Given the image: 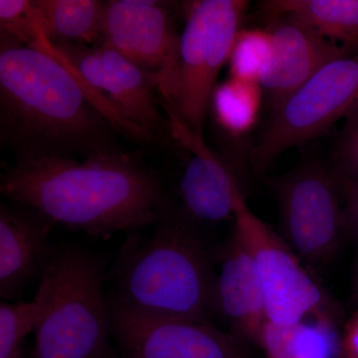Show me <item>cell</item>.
I'll use <instances>...</instances> for the list:
<instances>
[{"label": "cell", "instance_id": "6da1fadb", "mask_svg": "<svg viewBox=\"0 0 358 358\" xmlns=\"http://www.w3.org/2000/svg\"><path fill=\"white\" fill-rule=\"evenodd\" d=\"M0 192L55 225L100 239L145 229L173 207L159 176L121 150L83 160L16 162L2 173Z\"/></svg>", "mask_w": 358, "mask_h": 358}, {"label": "cell", "instance_id": "7a4b0ae2", "mask_svg": "<svg viewBox=\"0 0 358 358\" xmlns=\"http://www.w3.org/2000/svg\"><path fill=\"white\" fill-rule=\"evenodd\" d=\"M115 133L46 35L34 48L1 37L0 141L16 162L113 152Z\"/></svg>", "mask_w": 358, "mask_h": 358}, {"label": "cell", "instance_id": "3957f363", "mask_svg": "<svg viewBox=\"0 0 358 358\" xmlns=\"http://www.w3.org/2000/svg\"><path fill=\"white\" fill-rule=\"evenodd\" d=\"M199 226L173 207L148 232L128 234L110 268L108 296L152 317L210 322L217 313L219 251Z\"/></svg>", "mask_w": 358, "mask_h": 358}, {"label": "cell", "instance_id": "277c9868", "mask_svg": "<svg viewBox=\"0 0 358 358\" xmlns=\"http://www.w3.org/2000/svg\"><path fill=\"white\" fill-rule=\"evenodd\" d=\"M102 259L76 244H61L40 282L49 307L28 358H120L113 345Z\"/></svg>", "mask_w": 358, "mask_h": 358}, {"label": "cell", "instance_id": "5b68a950", "mask_svg": "<svg viewBox=\"0 0 358 358\" xmlns=\"http://www.w3.org/2000/svg\"><path fill=\"white\" fill-rule=\"evenodd\" d=\"M246 6L242 0H201L186 13L176 98L164 101L194 133L202 134L216 80L230 60Z\"/></svg>", "mask_w": 358, "mask_h": 358}, {"label": "cell", "instance_id": "8992f818", "mask_svg": "<svg viewBox=\"0 0 358 358\" xmlns=\"http://www.w3.org/2000/svg\"><path fill=\"white\" fill-rule=\"evenodd\" d=\"M358 103V51L327 63L273 110L252 148V166L262 173L289 148L324 133Z\"/></svg>", "mask_w": 358, "mask_h": 358}, {"label": "cell", "instance_id": "52a82bcc", "mask_svg": "<svg viewBox=\"0 0 358 358\" xmlns=\"http://www.w3.org/2000/svg\"><path fill=\"white\" fill-rule=\"evenodd\" d=\"M234 220V230L255 261L268 322L294 324L310 315L334 317L324 292L299 257L250 210L242 190L237 193Z\"/></svg>", "mask_w": 358, "mask_h": 358}, {"label": "cell", "instance_id": "ba28073f", "mask_svg": "<svg viewBox=\"0 0 358 358\" xmlns=\"http://www.w3.org/2000/svg\"><path fill=\"white\" fill-rule=\"evenodd\" d=\"M275 189L289 248L310 265L331 260L345 231L333 173L317 160H307L280 179Z\"/></svg>", "mask_w": 358, "mask_h": 358}, {"label": "cell", "instance_id": "9c48e42d", "mask_svg": "<svg viewBox=\"0 0 358 358\" xmlns=\"http://www.w3.org/2000/svg\"><path fill=\"white\" fill-rule=\"evenodd\" d=\"M108 301L120 358H250L243 341L210 322L152 317Z\"/></svg>", "mask_w": 358, "mask_h": 358}, {"label": "cell", "instance_id": "30bf717a", "mask_svg": "<svg viewBox=\"0 0 358 358\" xmlns=\"http://www.w3.org/2000/svg\"><path fill=\"white\" fill-rule=\"evenodd\" d=\"M179 39L164 2L107 1L103 42L155 80L159 95L173 103L178 90Z\"/></svg>", "mask_w": 358, "mask_h": 358}, {"label": "cell", "instance_id": "8fae6325", "mask_svg": "<svg viewBox=\"0 0 358 358\" xmlns=\"http://www.w3.org/2000/svg\"><path fill=\"white\" fill-rule=\"evenodd\" d=\"M162 106L173 140L192 154L179 185L181 211L199 225L234 218L237 193L242 190L236 174L209 150L202 134L186 126L171 105L162 101Z\"/></svg>", "mask_w": 358, "mask_h": 358}, {"label": "cell", "instance_id": "7c38bea8", "mask_svg": "<svg viewBox=\"0 0 358 358\" xmlns=\"http://www.w3.org/2000/svg\"><path fill=\"white\" fill-rule=\"evenodd\" d=\"M271 20L272 24L267 28L271 36L270 60L259 86L274 110L324 65L350 55V50L289 18Z\"/></svg>", "mask_w": 358, "mask_h": 358}, {"label": "cell", "instance_id": "4fadbf2b", "mask_svg": "<svg viewBox=\"0 0 358 358\" xmlns=\"http://www.w3.org/2000/svg\"><path fill=\"white\" fill-rule=\"evenodd\" d=\"M55 224L38 211L11 202L0 205V296L15 300L42 279L55 254Z\"/></svg>", "mask_w": 358, "mask_h": 358}, {"label": "cell", "instance_id": "5bb4252c", "mask_svg": "<svg viewBox=\"0 0 358 358\" xmlns=\"http://www.w3.org/2000/svg\"><path fill=\"white\" fill-rule=\"evenodd\" d=\"M221 272L217 278V313L229 322L231 334L244 343L260 346L267 322L262 288L253 255L233 231L219 250Z\"/></svg>", "mask_w": 358, "mask_h": 358}, {"label": "cell", "instance_id": "9a60e30c", "mask_svg": "<svg viewBox=\"0 0 358 358\" xmlns=\"http://www.w3.org/2000/svg\"><path fill=\"white\" fill-rule=\"evenodd\" d=\"M262 8L271 20L289 18L358 51V0H270Z\"/></svg>", "mask_w": 358, "mask_h": 358}, {"label": "cell", "instance_id": "2e32d148", "mask_svg": "<svg viewBox=\"0 0 358 358\" xmlns=\"http://www.w3.org/2000/svg\"><path fill=\"white\" fill-rule=\"evenodd\" d=\"M334 317H313L294 324L267 320L260 348L267 358H334L338 357L339 336Z\"/></svg>", "mask_w": 358, "mask_h": 358}, {"label": "cell", "instance_id": "e0dca14e", "mask_svg": "<svg viewBox=\"0 0 358 358\" xmlns=\"http://www.w3.org/2000/svg\"><path fill=\"white\" fill-rule=\"evenodd\" d=\"M42 26L51 41L78 44L103 42L107 1L99 0H35Z\"/></svg>", "mask_w": 358, "mask_h": 358}, {"label": "cell", "instance_id": "ac0fdd59", "mask_svg": "<svg viewBox=\"0 0 358 358\" xmlns=\"http://www.w3.org/2000/svg\"><path fill=\"white\" fill-rule=\"evenodd\" d=\"M48 292L39 282L34 299L30 301L0 303V358H28L26 336L36 331L48 310Z\"/></svg>", "mask_w": 358, "mask_h": 358}, {"label": "cell", "instance_id": "d6986e66", "mask_svg": "<svg viewBox=\"0 0 358 358\" xmlns=\"http://www.w3.org/2000/svg\"><path fill=\"white\" fill-rule=\"evenodd\" d=\"M261 92L259 84L235 78L216 86L211 106L219 124L233 136L251 131L260 109Z\"/></svg>", "mask_w": 358, "mask_h": 358}, {"label": "cell", "instance_id": "ffe728a7", "mask_svg": "<svg viewBox=\"0 0 358 358\" xmlns=\"http://www.w3.org/2000/svg\"><path fill=\"white\" fill-rule=\"evenodd\" d=\"M271 56L267 29H250L238 34L230 56L232 78L259 84Z\"/></svg>", "mask_w": 358, "mask_h": 358}, {"label": "cell", "instance_id": "44dd1931", "mask_svg": "<svg viewBox=\"0 0 358 358\" xmlns=\"http://www.w3.org/2000/svg\"><path fill=\"white\" fill-rule=\"evenodd\" d=\"M1 36L34 48L45 36L35 0H0Z\"/></svg>", "mask_w": 358, "mask_h": 358}, {"label": "cell", "instance_id": "7402d4cb", "mask_svg": "<svg viewBox=\"0 0 358 358\" xmlns=\"http://www.w3.org/2000/svg\"><path fill=\"white\" fill-rule=\"evenodd\" d=\"M333 174L338 182L358 180V103L346 115L336 148Z\"/></svg>", "mask_w": 358, "mask_h": 358}, {"label": "cell", "instance_id": "603a6c76", "mask_svg": "<svg viewBox=\"0 0 358 358\" xmlns=\"http://www.w3.org/2000/svg\"><path fill=\"white\" fill-rule=\"evenodd\" d=\"M343 193V206L345 232L358 236V180L338 182Z\"/></svg>", "mask_w": 358, "mask_h": 358}, {"label": "cell", "instance_id": "cb8c5ba5", "mask_svg": "<svg viewBox=\"0 0 358 358\" xmlns=\"http://www.w3.org/2000/svg\"><path fill=\"white\" fill-rule=\"evenodd\" d=\"M338 357L358 358V310L339 336Z\"/></svg>", "mask_w": 358, "mask_h": 358}, {"label": "cell", "instance_id": "d4e9b609", "mask_svg": "<svg viewBox=\"0 0 358 358\" xmlns=\"http://www.w3.org/2000/svg\"><path fill=\"white\" fill-rule=\"evenodd\" d=\"M355 299H357V300L358 301V258H357V272H355Z\"/></svg>", "mask_w": 358, "mask_h": 358}]
</instances>
